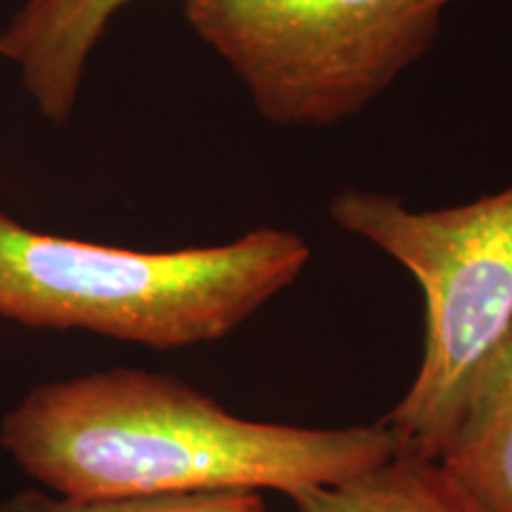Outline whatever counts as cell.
I'll list each match as a JSON object with an SVG mask.
<instances>
[{
    "instance_id": "6da1fadb",
    "label": "cell",
    "mask_w": 512,
    "mask_h": 512,
    "mask_svg": "<svg viewBox=\"0 0 512 512\" xmlns=\"http://www.w3.org/2000/svg\"><path fill=\"white\" fill-rule=\"evenodd\" d=\"M0 446L69 498L226 489L294 498L399 453L382 422L313 430L247 420L178 377L131 368L38 384L0 422Z\"/></svg>"
},
{
    "instance_id": "7a4b0ae2",
    "label": "cell",
    "mask_w": 512,
    "mask_h": 512,
    "mask_svg": "<svg viewBox=\"0 0 512 512\" xmlns=\"http://www.w3.org/2000/svg\"><path fill=\"white\" fill-rule=\"evenodd\" d=\"M309 259V242L285 228L247 230L226 245L138 252L36 233L0 211V318L152 349L192 347L238 330Z\"/></svg>"
},
{
    "instance_id": "3957f363",
    "label": "cell",
    "mask_w": 512,
    "mask_h": 512,
    "mask_svg": "<svg viewBox=\"0 0 512 512\" xmlns=\"http://www.w3.org/2000/svg\"><path fill=\"white\" fill-rule=\"evenodd\" d=\"M328 211L339 228L392 256L420 287L425 344L418 375L380 422L399 451L439 460L472 370L512 318V185L441 209L344 188Z\"/></svg>"
},
{
    "instance_id": "277c9868",
    "label": "cell",
    "mask_w": 512,
    "mask_h": 512,
    "mask_svg": "<svg viewBox=\"0 0 512 512\" xmlns=\"http://www.w3.org/2000/svg\"><path fill=\"white\" fill-rule=\"evenodd\" d=\"M458 0H183L190 29L275 126L366 112L439 41Z\"/></svg>"
},
{
    "instance_id": "5b68a950",
    "label": "cell",
    "mask_w": 512,
    "mask_h": 512,
    "mask_svg": "<svg viewBox=\"0 0 512 512\" xmlns=\"http://www.w3.org/2000/svg\"><path fill=\"white\" fill-rule=\"evenodd\" d=\"M133 0H24L0 31V57L15 64L36 110L53 124L72 117L91 55Z\"/></svg>"
},
{
    "instance_id": "8992f818",
    "label": "cell",
    "mask_w": 512,
    "mask_h": 512,
    "mask_svg": "<svg viewBox=\"0 0 512 512\" xmlns=\"http://www.w3.org/2000/svg\"><path fill=\"white\" fill-rule=\"evenodd\" d=\"M437 463L475 512H512V318L472 370Z\"/></svg>"
},
{
    "instance_id": "52a82bcc",
    "label": "cell",
    "mask_w": 512,
    "mask_h": 512,
    "mask_svg": "<svg viewBox=\"0 0 512 512\" xmlns=\"http://www.w3.org/2000/svg\"><path fill=\"white\" fill-rule=\"evenodd\" d=\"M294 512H475L437 460L399 451L351 479L294 496Z\"/></svg>"
},
{
    "instance_id": "ba28073f",
    "label": "cell",
    "mask_w": 512,
    "mask_h": 512,
    "mask_svg": "<svg viewBox=\"0 0 512 512\" xmlns=\"http://www.w3.org/2000/svg\"><path fill=\"white\" fill-rule=\"evenodd\" d=\"M0 512H266V501L261 491L247 489L124 498H69L34 489L5 498Z\"/></svg>"
}]
</instances>
